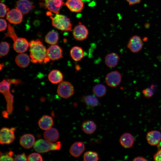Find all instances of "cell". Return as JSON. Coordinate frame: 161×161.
<instances>
[{
	"label": "cell",
	"instance_id": "25",
	"mask_svg": "<svg viewBox=\"0 0 161 161\" xmlns=\"http://www.w3.org/2000/svg\"><path fill=\"white\" fill-rule=\"evenodd\" d=\"M70 56L75 61H80L84 56V53L83 49L80 47L75 46L73 47L70 51Z\"/></svg>",
	"mask_w": 161,
	"mask_h": 161
},
{
	"label": "cell",
	"instance_id": "18",
	"mask_svg": "<svg viewBox=\"0 0 161 161\" xmlns=\"http://www.w3.org/2000/svg\"><path fill=\"white\" fill-rule=\"evenodd\" d=\"M148 143L151 145L159 144L161 140V133L157 130H153L148 132L146 136Z\"/></svg>",
	"mask_w": 161,
	"mask_h": 161
},
{
	"label": "cell",
	"instance_id": "10",
	"mask_svg": "<svg viewBox=\"0 0 161 161\" xmlns=\"http://www.w3.org/2000/svg\"><path fill=\"white\" fill-rule=\"evenodd\" d=\"M88 35V31L86 27L80 22L74 28L73 31V35L74 38L79 41L86 39Z\"/></svg>",
	"mask_w": 161,
	"mask_h": 161
},
{
	"label": "cell",
	"instance_id": "1",
	"mask_svg": "<svg viewBox=\"0 0 161 161\" xmlns=\"http://www.w3.org/2000/svg\"><path fill=\"white\" fill-rule=\"evenodd\" d=\"M30 61L34 63H46L50 60L47 55V49L39 39L29 42Z\"/></svg>",
	"mask_w": 161,
	"mask_h": 161
},
{
	"label": "cell",
	"instance_id": "32",
	"mask_svg": "<svg viewBox=\"0 0 161 161\" xmlns=\"http://www.w3.org/2000/svg\"><path fill=\"white\" fill-rule=\"evenodd\" d=\"M28 161H42L43 160L42 156L36 153H33L27 157Z\"/></svg>",
	"mask_w": 161,
	"mask_h": 161
},
{
	"label": "cell",
	"instance_id": "38",
	"mask_svg": "<svg viewBox=\"0 0 161 161\" xmlns=\"http://www.w3.org/2000/svg\"><path fill=\"white\" fill-rule=\"evenodd\" d=\"M153 158L155 161H161V148L154 154Z\"/></svg>",
	"mask_w": 161,
	"mask_h": 161
},
{
	"label": "cell",
	"instance_id": "11",
	"mask_svg": "<svg viewBox=\"0 0 161 161\" xmlns=\"http://www.w3.org/2000/svg\"><path fill=\"white\" fill-rule=\"evenodd\" d=\"M44 6L50 11L58 14L64 5V0H44Z\"/></svg>",
	"mask_w": 161,
	"mask_h": 161
},
{
	"label": "cell",
	"instance_id": "28",
	"mask_svg": "<svg viewBox=\"0 0 161 161\" xmlns=\"http://www.w3.org/2000/svg\"><path fill=\"white\" fill-rule=\"evenodd\" d=\"M45 41L47 43L55 45L57 44L59 39L58 33L54 30H52L49 32L45 37Z\"/></svg>",
	"mask_w": 161,
	"mask_h": 161
},
{
	"label": "cell",
	"instance_id": "14",
	"mask_svg": "<svg viewBox=\"0 0 161 161\" xmlns=\"http://www.w3.org/2000/svg\"><path fill=\"white\" fill-rule=\"evenodd\" d=\"M22 13L17 9H13L9 11L7 14L6 18L11 23L18 24L21 22Z\"/></svg>",
	"mask_w": 161,
	"mask_h": 161
},
{
	"label": "cell",
	"instance_id": "39",
	"mask_svg": "<svg viewBox=\"0 0 161 161\" xmlns=\"http://www.w3.org/2000/svg\"><path fill=\"white\" fill-rule=\"evenodd\" d=\"M7 80L10 83L15 84H18L21 82V81L19 79H8Z\"/></svg>",
	"mask_w": 161,
	"mask_h": 161
},
{
	"label": "cell",
	"instance_id": "22",
	"mask_svg": "<svg viewBox=\"0 0 161 161\" xmlns=\"http://www.w3.org/2000/svg\"><path fill=\"white\" fill-rule=\"evenodd\" d=\"M44 137L45 140L54 142L57 140L59 137V132L55 128H51L44 131Z\"/></svg>",
	"mask_w": 161,
	"mask_h": 161
},
{
	"label": "cell",
	"instance_id": "41",
	"mask_svg": "<svg viewBox=\"0 0 161 161\" xmlns=\"http://www.w3.org/2000/svg\"><path fill=\"white\" fill-rule=\"evenodd\" d=\"M133 161H147L148 160L146 158L144 157H143L142 156H138L134 158L133 160Z\"/></svg>",
	"mask_w": 161,
	"mask_h": 161
},
{
	"label": "cell",
	"instance_id": "26",
	"mask_svg": "<svg viewBox=\"0 0 161 161\" xmlns=\"http://www.w3.org/2000/svg\"><path fill=\"white\" fill-rule=\"evenodd\" d=\"M86 105L88 109L93 108L99 104V102L97 98L94 95H87L83 96L82 99Z\"/></svg>",
	"mask_w": 161,
	"mask_h": 161
},
{
	"label": "cell",
	"instance_id": "31",
	"mask_svg": "<svg viewBox=\"0 0 161 161\" xmlns=\"http://www.w3.org/2000/svg\"><path fill=\"white\" fill-rule=\"evenodd\" d=\"M0 56L1 57L7 55L8 53L10 48V44L5 41H2L0 43Z\"/></svg>",
	"mask_w": 161,
	"mask_h": 161
},
{
	"label": "cell",
	"instance_id": "17",
	"mask_svg": "<svg viewBox=\"0 0 161 161\" xmlns=\"http://www.w3.org/2000/svg\"><path fill=\"white\" fill-rule=\"evenodd\" d=\"M35 138L32 134H26L22 135L20 138V145L26 149H29L34 146L35 143Z\"/></svg>",
	"mask_w": 161,
	"mask_h": 161
},
{
	"label": "cell",
	"instance_id": "43",
	"mask_svg": "<svg viewBox=\"0 0 161 161\" xmlns=\"http://www.w3.org/2000/svg\"><path fill=\"white\" fill-rule=\"evenodd\" d=\"M160 129H161V127H160Z\"/></svg>",
	"mask_w": 161,
	"mask_h": 161
},
{
	"label": "cell",
	"instance_id": "24",
	"mask_svg": "<svg viewBox=\"0 0 161 161\" xmlns=\"http://www.w3.org/2000/svg\"><path fill=\"white\" fill-rule=\"evenodd\" d=\"M48 78L51 83L57 84L63 81V75L60 71L57 70H53L49 74Z\"/></svg>",
	"mask_w": 161,
	"mask_h": 161
},
{
	"label": "cell",
	"instance_id": "42",
	"mask_svg": "<svg viewBox=\"0 0 161 161\" xmlns=\"http://www.w3.org/2000/svg\"><path fill=\"white\" fill-rule=\"evenodd\" d=\"M40 0L44 1V0Z\"/></svg>",
	"mask_w": 161,
	"mask_h": 161
},
{
	"label": "cell",
	"instance_id": "30",
	"mask_svg": "<svg viewBox=\"0 0 161 161\" xmlns=\"http://www.w3.org/2000/svg\"><path fill=\"white\" fill-rule=\"evenodd\" d=\"M99 159L98 155L96 152L88 151L84 153L83 160L84 161H97Z\"/></svg>",
	"mask_w": 161,
	"mask_h": 161
},
{
	"label": "cell",
	"instance_id": "20",
	"mask_svg": "<svg viewBox=\"0 0 161 161\" xmlns=\"http://www.w3.org/2000/svg\"><path fill=\"white\" fill-rule=\"evenodd\" d=\"M120 57L116 53L112 52L107 54L105 57V62L106 65L110 68L115 67L118 64Z\"/></svg>",
	"mask_w": 161,
	"mask_h": 161
},
{
	"label": "cell",
	"instance_id": "5",
	"mask_svg": "<svg viewBox=\"0 0 161 161\" xmlns=\"http://www.w3.org/2000/svg\"><path fill=\"white\" fill-rule=\"evenodd\" d=\"M57 93L60 97L68 98L74 94V89L72 84L67 81H62L59 83L57 89Z\"/></svg>",
	"mask_w": 161,
	"mask_h": 161
},
{
	"label": "cell",
	"instance_id": "27",
	"mask_svg": "<svg viewBox=\"0 0 161 161\" xmlns=\"http://www.w3.org/2000/svg\"><path fill=\"white\" fill-rule=\"evenodd\" d=\"M82 129L87 134H91L96 130L97 125L93 121L87 120L83 122L81 125Z\"/></svg>",
	"mask_w": 161,
	"mask_h": 161
},
{
	"label": "cell",
	"instance_id": "21",
	"mask_svg": "<svg viewBox=\"0 0 161 161\" xmlns=\"http://www.w3.org/2000/svg\"><path fill=\"white\" fill-rule=\"evenodd\" d=\"M53 124L52 117L47 115L42 117L39 120V126L42 130H47L51 128Z\"/></svg>",
	"mask_w": 161,
	"mask_h": 161
},
{
	"label": "cell",
	"instance_id": "4",
	"mask_svg": "<svg viewBox=\"0 0 161 161\" xmlns=\"http://www.w3.org/2000/svg\"><path fill=\"white\" fill-rule=\"evenodd\" d=\"M10 83L7 80L4 79L0 84V91L6 101L7 111L9 114H11L13 112V97L10 91Z\"/></svg>",
	"mask_w": 161,
	"mask_h": 161
},
{
	"label": "cell",
	"instance_id": "6",
	"mask_svg": "<svg viewBox=\"0 0 161 161\" xmlns=\"http://www.w3.org/2000/svg\"><path fill=\"white\" fill-rule=\"evenodd\" d=\"M16 129L14 127H3L0 131V143L1 144H9L13 142L15 139V132Z\"/></svg>",
	"mask_w": 161,
	"mask_h": 161
},
{
	"label": "cell",
	"instance_id": "2",
	"mask_svg": "<svg viewBox=\"0 0 161 161\" xmlns=\"http://www.w3.org/2000/svg\"><path fill=\"white\" fill-rule=\"evenodd\" d=\"M50 18L52 25L56 28L62 31H71L72 25L70 19L66 16L58 13Z\"/></svg>",
	"mask_w": 161,
	"mask_h": 161
},
{
	"label": "cell",
	"instance_id": "35",
	"mask_svg": "<svg viewBox=\"0 0 161 161\" xmlns=\"http://www.w3.org/2000/svg\"><path fill=\"white\" fill-rule=\"evenodd\" d=\"M142 93L144 96L147 98H150L153 95L152 90L150 88H147L143 90Z\"/></svg>",
	"mask_w": 161,
	"mask_h": 161
},
{
	"label": "cell",
	"instance_id": "9",
	"mask_svg": "<svg viewBox=\"0 0 161 161\" xmlns=\"http://www.w3.org/2000/svg\"><path fill=\"white\" fill-rule=\"evenodd\" d=\"M127 47L134 53L140 51L143 47V41L140 37L137 35L132 36L128 42Z\"/></svg>",
	"mask_w": 161,
	"mask_h": 161
},
{
	"label": "cell",
	"instance_id": "19",
	"mask_svg": "<svg viewBox=\"0 0 161 161\" xmlns=\"http://www.w3.org/2000/svg\"><path fill=\"white\" fill-rule=\"evenodd\" d=\"M133 136L130 133H125L120 136V142L121 145L126 148H131L134 143Z\"/></svg>",
	"mask_w": 161,
	"mask_h": 161
},
{
	"label": "cell",
	"instance_id": "33",
	"mask_svg": "<svg viewBox=\"0 0 161 161\" xmlns=\"http://www.w3.org/2000/svg\"><path fill=\"white\" fill-rule=\"evenodd\" d=\"M14 153L12 151H10L8 154L4 155L1 154L0 160L1 161H13L14 159L13 157Z\"/></svg>",
	"mask_w": 161,
	"mask_h": 161
},
{
	"label": "cell",
	"instance_id": "3",
	"mask_svg": "<svg viewBox=\"0 0 161 161\" xmlns=\"http://www.w3.org/2000/svg\"><path fill=\"white\" fill-rule=\"evenodd\" d=\"M61 145L60 141L55 143L41 139L36 141L33 146L35 150L39 153H44L50 151L58 150L61 148Z\"/></svg>",
	"mask_w": 161,
	"mask_h": 161
},
{
	"label": "cell",
	"instance_id": "15",
	"mask_svg": "<svg viewBox=\"0 0 161 161\" xmlns=\"http://www.w3.org/2000/svg\"><path fill=\"white\" fill-rule=\"evenodd\" d=\"M65 5L71 11L75 13L81 12L84 7L82 0H67Z\"/></svg>",
	"mask_w": 161,
	"mask_h": 161
},
{
	"label": "cell",
	"instance_id": "12",
	"mask_svg": "<svg viewBox=\"0 0 161 161\" xmlns=\"http://www.w3.org/2000/svg\"><path fill=\"white\" fill-rule=\"evenodd\" d=\"M16 7L23 14H25L34 8L35 6L30 0H17Z\"/></svg>",
	"mask_w": 161,
	"mask_h": 161
},
{
	"label": "cell",
	"instance_id": "7",
	"mask_svg": "<svg viewBox=\"0 0 161 161\" xmlns=\"http://www.w3.org/2000/svg\"><path fill=\"white\" fill-rule=\"evenodd\" d=\"M14 41L13 48L17 52L22 53L26 51L29 46V42L25 38H18L16 34L11 38Z\"/></svg>",
	"mask_w": 161,
	"mask_h": 161
},
{
	"label": "cell",
	"instance_id": "8",
	"mask_svg": "<svg viewBox=\"0 0 161 161\" xmlns=\"http://www.w3.org/2000/svg\"><path fill=\"white\" fill-rule=\"evenodd\" d=\"M121 75L117 71L111 72L106 76L105 80L107 84L109 86L115 87L119 85L121 81Z\"/></svg>",
	"mask_w": 161,
	"mask_h": 161
},
{
	"label": "cell",
	"instance_id": "16",
	"mask_svg": "<svg viewBox=\"0 0 161 161\" xmlns=\"http://www.w3.org/2000/svg\"><path fill=\"white\" fill-rule=\"evenodd\" d=\"M85 149L84 143L82 142L74 143L71 146L69 151L73 157H78L80 156Z\"/></svg>",
	"mask_w": 161,
	"mask_h": 161
},
{
	"label": "cell",
	"instance_id": "13",
	"mask_svg": "<svg viewBox=\"0 0 161 161\" xmlns=\"http://www.w3.org/2000/svg\"><path fill=\"white\" fill-rule=\"evenodd\" d=\"M48 57L52 61L57 60L63 57V52L61 48L57 45H52L47 49Z\"/></svg>",
	"mask_w": 161,
	"mask_h": 161
},
{
	"label": "cell",
	"instance_id": "23",
	"mask_svg": "<svg viewBox=\"0 0 161 161\" xmlns=\"http://www.w3.org/2000/svg\"><path fill=\"white\" fill-rule=\"evenodd\" d=\"M30 60L28 55L23 53L18 55L15 59V61L17 65L23 68H25L29 65Z\"/></svg>",
	"mask_w": 161,
	"mask_h": 161
},
{
	"label": "cell",
	"instance_id": "36",
	"mask_svg": "<svg viewBox=\"0 0 161 161\" xmlns=\"http://www.w3.org/2000/svg\"><path fill=\"white\" fill-rule=\"evenodd\" d=\"M14 161H27V157L25 153H24L22 154H18L15 157L14 160Z\"/></svg>",
	"mask_w": 161,
	"mask_h": 161
},
{
	"label": "cell",
	"instance_id": "29",
	"mask_svg": "<svg viewBox=\"0 0 161 161\" xmlns=\"http://www.w3.org/2000/svg\"><path fill=\"white\" fill-rule=\"evenodd\" d=\"M92 92L96 96L101 97L104 96L106 94L107 90L106 87L104 85L98 84L93 87Z\"/></svg>",
	"mask_w": 161,
	"mask_h": 161
},
{
	"label": "cell",
	"instance_id": "37",
	"mask_svg": "<svg viewBox=\"0 0 161 161\" xmlns=\"http://www.w3.org/2000/svg\"><path fill=\"white\" fill-rule=\"evenodd\" d=\"M1 31H3L6 30L7 27V23L6 20L3 18H1L0 20Z\"/></svg>",
	"mask_w": 161,
	"mask_h": 161
},
{
	"label": "cell",
	"instance_id": "34",
	"mask_svg": "<svg viewBox=\"0 0 161 161\" xmlns=\"http://www.w3.org/2000/svg\"><path fill=\"white\" fill-rule=\"evenodd\" d=\"M0 16L1 18L4 17L8 11L9 10V8L5 4L2 3H0Z\"/></svg>",
	"mask_w": 161,
	"mask_h": 161
},
{
	"label": "cell",
	"instance_id": "40",
	"mask_svg": "<svg viewBox=\"0 0 161 161\" xmlns=\"http://www.w3.org/2000/svg\"><path fill=\"white\" fill-rule=\"evenodd\" d=\"M129 5H132L140 3L141 0H126Z\"/></svg>",
	"mask_w": 161,
	"mask_h": 161
}]
</instances>
